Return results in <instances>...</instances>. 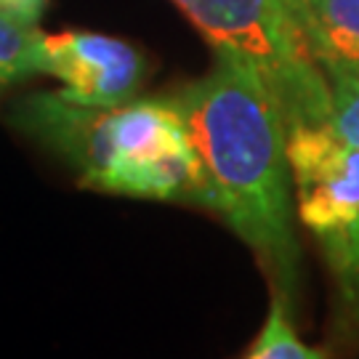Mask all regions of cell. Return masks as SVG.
Returning a JSON list of instances; mask_svg holds the SVG:
<instances>
[{
  "instance_id": "cell-1",
  "label": "cell",
  "mask_w": 359,
  "mask_h": 359,
  "mask_svg": "<svg viewBox=\"0 0 359 359\" xmlns=\"http://www.w3.org/2000/svg\"><path fill=\"white\" fill-rule=\"evenodd\" d=\"M216 56L213 69L173 104L205 173L210 213L256 253L280 287L277 295H287L298 264L287 126L250 67Z\"/></svg>"
},
{
  "instance_id": "cell-2",
  "label": "cell",
  "mask_w": 359,
  "mask_h": 359,
  "mask_svg": "<svg viewBox=\"0 0 359 359\" xmlns=\"http://www.w3.org/2000/svg\"><path fill=\"white\" fill-rule=\"evenodd\" d=\"M13 123L62 157L83 189L210 210L205 173L173 102L99 109L53 90L27 96Z\"/></svg>"
},
{
  "instance_id": "cell-3",
  "label": "cell",
  "mask_w": 359,
  "mask_h": 359,
  "mask_svg": "<svg viewBox=\"0 0 359 359\" xmlns=\"http://www.w3.org/2000/svg\"><path fill=\"white\" fill-rule=\"evenodd\" d=\"M216 53L250 67L285 117L287 133L327 126L333 88L285 0H173Z\"/></svg>"
},
{
  "instance_id": "cell-4",
  "label": "cell",
  "mask_w": 359,
  "mask_h": 359,
  "mask_svg": "<svg viewBox=\"0 0 359 359\" xmlns=\"http://www.w3.org/2000/svg\"><path fill=\"white\" fill-rule=\"evenodd\" d=\"M298 216L317 234L333 277L359 245V147L330 126L287 133Z\"/></svg>"
},
{
  "instance_id": "cell-5",
  "label": "cell",
  "mask_w": 359,
  "mask_h": 359,
  "mask_svg": "<svg viewBox=\"0 0 359 359\" xmlns=\"http://www.w3.org/2000/svg\"><path fill=\"white\" fill-rule=\"evenodd\" d=\"M40 75L59 77V93L69 102L112 109L133 102L144 80V59L130 43L99 32H43Z\"/></svg>"
},
{
  "instance_id": "cell-6",
  "label": "cell",
  "mask_w": 359,
  "mask_h": 359,
  "mask_svg": "<svg viewBox=\"0 0 359 359\" xmlns=\"http://www.w3.org/2000/svg\"><path fill=\"white\" fill-rule=\"evenodd\" d=\"M306 38L327 75H359V0H309Z\"/></svg>"
},
{
  "instance_id": "cell-7",
  "label": "cell",
  "mask_w": 359,
  "mask_h": 359,
  "mask_svg": "<svg viewBox=\"0 0 359 359\" xmlns=\"http://www.w3.org/2000/svg\"><path fill=\"white\" fill-rule=\"evenodd\" d=\"M245 359H325V351L317 346L304 344L293 325L287 320V309H285L283 295L274 298L266 314V322L256 335L253 346Z\"/></svg>"
},
{
  "instance_id": "cell-8",
  "label": "cell",
  "mask_w": 359,
  "mask_h": 359,
  "mask_svg": "<svg viewBox=\"0 0 359 359\" xmlns=\"http://www.w3.org/2000/svg\"><path fill=\"white\" fill-rule=\"evenodd\" d=\"M40 48L43 32L32 25H22L0 13V69L8 80L40 75Z\"/></svg>"
},
{
  "instance_id": "cell-9",
  "label": "cell",
  "mask_w": 359,
  "mask_h": 359,
  "mask_svg": "<svg viewBox=\"0 0 359 359\" xmlns=\"http://www.w3.org/2000/svg\"><path fill=\"white\" fill-rule=\"evenodd\" d=\"M330 128L359 147V75L333 80V109H330Z\"/></svg>"
},
{
  "instance_id": "cell-10",
  "label": "cell",
  "mask_w": 359,
  "mask_h": 359,
  "mask_svg": "<svg viewBox=\"0 0 359 359\" xmlns=\"http://www.w3.org/2000/svg\"><path fill=\"white\" fill-rule=\"evenodd\" d=\"M335 283H338V290H341L344 304L351 306V311L359 314V245H357V250L351 253L346 266L335 274Z\"/></svg>"
},
{
  "instance_id": "cell-11",
  "label": "cell",
  "mask_w": 359,
  "mask_h": 359,
  "mask_svg": "<svg viewBox=\"0 0 359 359\" xmlns=\"http://www.w3.org/2000/svg\"><path fill=\"white\" fill-rule=\"evenodd\" d=\"M46 8V0H0V13L11 16L22 25H38L40 13Z\"/></svg>"
},
{
  "instance_id": "cell-12",
  "label": "cell",
  "mask_w": 359,
  "mask_h": 359,
  "mask_svg": "<svg viewBox=\"0 0 359 359\" xmlns=\"http://www.w3.org/2000/svg\"><path fill=\"white\" fill-rule=\"evenodd\" d=\"M290 6V11L295 13V19L301 22L304 32H306V22H309V0H285Z\"/></svg>"
},
{
  "instance_id": "cell-13",
  "label": "cell",
  "mask_w": 359,
  "mask_h": 359,
  "mask_svg": "<svg viewBox=\"0 0 359 359\" xmlns=\"http://www.w3.org/2000/svg\"><path fill=\"white\" fill-rule=\"evenodd\" d=\"M6 83H11V80H8V75H6L3 69H0V86H6Z\"/></svg>"
}]
</instances>
